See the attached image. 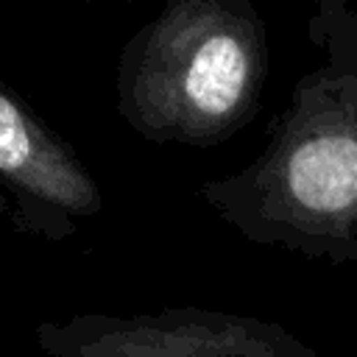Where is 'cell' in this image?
Segmentation results:
<instances>
[{
    "instance_id": "1",
    "label": "cell",
    "mask_w": 357,
    "mask_h": 357,
    "mask_svg": "<svg viewBox=\"0 0 357 357\" xmlns=\"http://www.w3.org/2000/svg\"><path fill=\"white\" fill-rule=\"evenodd\" d=\"M318 61L268 120L265 148L198 195L243 240L329 265L357 262V0H310Z\"/></svg>"
},
{
    "instance_id": "4",
    "label": "cell",
    "mask_w": 357,
    "mask_h": 357,
    "mask_svg": "<svg viewBox=\"0 0 357 357\" xmlns=\"http://www.w3.org/2000/svg\"><path fill=\"white\" fill-rule=\"evenodd\" d=\"M100 209L103 190L73 142L0 81V215L8 229L64 243Z\"/></svg>"
},
{
    "instance_id": "5",
    "label": "cell",
    "mask_w": 357,
    "mask_h": 357,
    "mask_svg": "<svg viewBox=\"0 0 357 357\" xmlns=\"http://www.w3.org/2000/svg\"><path fill=\"white\" fill-rule=\"evenodd\" d=\"M67 3H84V6H92V3H106V0H67ZM114 3H128V0H114Z\"/></svg>"
},
{
    "instance_id": "3",
    "label": "cell",
    "mask_w": 357,
    "mask_h": 357,
    "mask_svg": "<svg viewBox=\"0 0 357 357\" xmlns=\"http://www.w3.org/2000/svg\"><path fill=\"white\" fill-rule=\"evenodd\" d=\"M33 340L47 357H324L276 321L195 304L78 312L36 324Z\"/></svg>"
},
{
    "instance_id": "2",
    "label": "cell",
    "mask_w": 357,
    "mask_h": 357,
    "mask_svg": "<svg viewBox=\"0 0 357 357\" xmlns=\"http://www.w3.org/2000/svg\"><path fill=\"white\" fill-rule=\"evenodd\" d=\"M268 67L254 0H165L117 56V114L148 142L215 148L259 112Z\"/></svg>"
}]
</instances>
